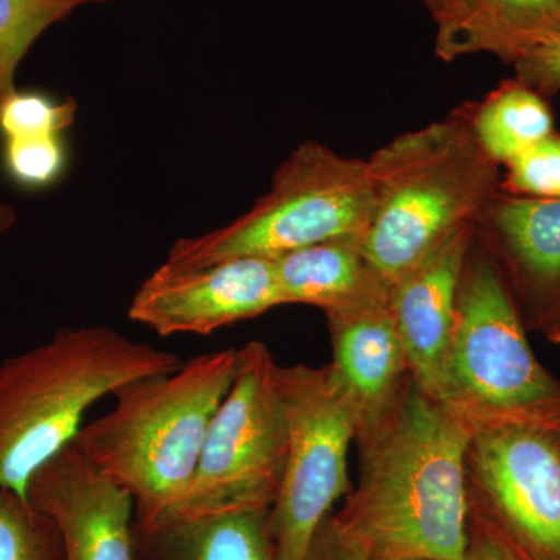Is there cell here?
Listing matches in <instances>:
<instances>
[{
	"instance_id": "17",
	"label": "cell",
	"mask_w": 560,
	"mask_h": 560,
	"mask_svg": "<svg viewBox=\"0 0 560 560\" xmlns=\"http://www.w3.org/2000/svg\"><path fill=\"white\" fill-rule=\"evenodd\" d=\"M360 241L331 238L275 259L283 304L329 313L388 294L389 283L364 259Z\"/></svg>"
},
{
	"instance_id": "8",
	"label": "cell",
	"mask_w": 560,
	"mask_h": 560,
	"mask_svg": "<svg viewBox=\"0 0 560 560\" xmlns=\"http://www.w3.org/2000/svg\"><path fill=\"white\" fill-rule=\"evenodd\" d=\"M278 370L264 342L237 349L234 381L210 420L190 488L171 515L271 510L289 445Z\"/></svg>"
},
{
	"instance_id": "1",
	"label": "cell",
	"mask_w": 560,
	"mask_h": 560,
	"mask_svg": "<svg viewBox=\"0 0 560 560\" xmlns=\"http://www.w3.org/2000/svg\"><path fill=\"white\" fill-rule=\"evenodd\" d=\"M474 427L408 378L360 423L359 482L331 522L370 560H460L470 540L467 451Z\"/></svg>"
},
{
	"instance_id": "29",
	"label": "cell",
	"mask_w": 560,
	"mask_h": 560,
	"mask_svg": "<svg viewBox=\"0 0 560 560\" xmlns=\"http://www.w3.org/2000/svg\"><path fill=\"white\" fill-rule=\"evenodd\" d=\"M544 335L548 341L560 345V320L556 323L555 326H551L550 329L545 330Z\"/></svg>"
},
{
	"instance_id": "26",
	"label": "cell",
	"mask_w": 560,
	"mask_h": 560,
	"mask_svg": "<svg viewBox=\"0 0 560 560\" xmlns=\"http://www.w3.org/2000/svg\"><path fill=\"white\" fill-rule=\"evenodd\" d=\"M460 560H518L510 545L488 522L470 510V540Z\"/></svg>"
},
{
	"instance_id": "31",
	"label": "cell",
	"mask_w": 560,
	"mask_h": 560,
	"mask_svg": "<svg viewBox=\"0 0 560 560\" xmlns=\"http://www.w3.org/2000/svg\"><path fill=\"white\" fill-rule=\"evenodd\" d=\"M504 541H506V540H504ZM506 544H508V541H506ZM508 545H510V544H508ZM510 548H511L512 552H514V555L517 556L518 560H533V559L526 558V556L522 555V552L515 551L514 548L511 547V545H510Z\"/></svg>"
},
{
	"instance_id": "5",
	"label": "cell",
	"mask_w": 560,
	"mask_h": 560,
	"mask_svg": "<svg viewBox=\"0 0 560 560\" xmlns=\"http://www.w3.org/2000/svg\"><path fill=\"white\" fill-rule=\"evenodd\" d=\"M492 254L467 257L445 361L442 401L474 430L545 423L560 415V381L541 366Z\"/></svg>"
},
{
	"instance_id": "11",
	"label": "cell",
	"mask_w": 560,
	"mask_h": 560,
	"mask_svg": "<svg viewBox=\"0 0 560 560\" xmlns=\"http://www.w3.org/2000/svg\"><path fill=\"white\" fill-rule=\"evenodd\" d=\"M25 495L57 523L65 560H136L135 500L72 442L32 475Z\"/></svg>"
},
{
	"instance_id": "28",
	"label": "cell",
	"mask_w": 560,
	"mask_h": 560,
	"mask_svg": "<svg viewBox=\"0 0 560 560\" xmlns=\"http://www.w3.org/2000/svg\"><path fill=\"white\" fill-rule=\"evenodd\" d=\"M92 2H105V0H54L57 9L60 10L62 18L68 16L70 11L79 9L83 3H92Z\"/></svg>"
},
{
	"instance_id": "15",
	"label": "cell",
	"mask_w": 560,
	"mask_h": 560,
	"mask_svg": "<svg viewBox=\"0 0 560 560\" xmlns=\"http://www.w3.org/2000/svg\"><path fill=\"white\" fill-rule=\"evenodd\" d=\"M433 18L441 60L486 51L515 65L560 32V0H444Z\"/></svg>"
},
{
	"instance_id": "3",
	"label": "cell",
	"mask_w": 560,
	"mask_h": 560,
	"mask_svg": "<svg viewBox=\"0 0 560 560\" xmlns=\"http://www.w3.org/2000/svg\"><path fill=\"white\" fill-rule=\"evenodd\" d=\"M183 364L106 326L58 330L10 357L0 364V486L25 495L32 475L73 441L92 405Z\"/></svg>"
},
{
	"instance_id": "24",
	"label": "cell",
	"mask_w": 560,
	"mask_h": 560,
	"mask_svg": "<svg viewBox=\"0 0 560 560\" xmlns=\"http://www.w3.org/2000/svg\"><path fill=\"white\" fill-rule=\"evenodd\" d=\"M514 68L517 70V80L544 97H551L559 92L560 32L537 44L515 62Z\"/></svg>"
},
{
	"instance_id": "25",
	"label": "cell",
	"mask_w": 560,
	"mask_h": 560,
	"mask_svg": "<svg viewBox=\"0 0 560 560\" xmlns=\"http://www.w3.org/2000/svg\"><path fill=\"white\" fill-rule=\"evenodd\" d=\"M330 515L316 533L305 560H370L363 547L338 530Z\"/></svg>"
},
{
	"instance_id": "19",
	"label": "cell",
	"mask_w": 560,
	"mask_h": 560,
	"mask_svg": "<svg viewBox=\"0 0 560 560\" xmlns=\"http://www.w3.org/2000/svg\"><path fill=\"white\" fill-rule=\"evenodd\" d=\"M0 560H65L57 523L16 490L0 486Z\"/></svg>"
},
{
	"instance_id": "18",
	"label": "cell",
	"mask_w": 560,
	"mask_h": 560,
	"mask_svg": "<svg viewBox=\"0 0 560 560\" xmlns=\"http://www.w3.org/2000/svg\"><path fill=\"white\" fill-rule=\"evenodd\" d=\"M467 121L482 151L497 165L511 164L555 132L547 97L517 79L501 84Z\"/></svg>"
},
{
	"instance_id": "16",
	"label": "cell",
	"mask_w": 560,
	"mask_h": 560,
	"mask_svg": "<svg viewBox=\"0 0 560 560\" xmlns=\"http://www.w3.org/2000/svg\"><path fill=\"white\" fill-rule=\"evenodd\" d=\"M270 511L167 515L135 525L136 560H275Z\"/></svg>"
},
{
	"instance_id": "7",
	"label": "cell",
	"mask_w": 560,
	"mask_h": 560,
	"mask_svg": "<svg viewBox=\"0 0 560 560\" xmlns=\"http://www.w3.org/2000/svg\"><path fill=\"white\" fill-rule=\"evenodd\" d=\"M287 427L285 469L268 514L275 560H305L335 503L348 495V453L360 410L331 364L279 366Z\"/></svg>"
},
{
	"instance_id": "21",
	"label": "cell",
	"mask_w": 560,
	"mask_h": 560,
	"mask_svg": "<svg viewBox=\"0 0 560 560\" xmlns=\"http://www.w3.org/2000/svg\"><path fill=\"white\" fill-rule=\"evenodd\" d=\"M77 102H55L40 92L16 90L0 106V132L3 139L61 136L75 124Z\"/></svg>"
},
{
	"instance_id": "14",
	"label": "cell",
	"mask_w": 560,
	"mask_h": 560,
	"mask_svg": "<svg viewBox=\"0 0 560 560\" xmlns=\"http://www.w3.org/2000/svg\"><path fill=\"white\" fill-rule=\"evenodd\" d=\"M326 316L334 352L331 368L359 405L360 423L366 422L388 408L411 377L390 313L389 293Z\"/></svg>"
},
{
	"instance_id": "6",
	"label": "cell",
	"mask_w": 560,
	"mask_h": 560,
	"mask_svg": "<svg viewBox=\"0 0 560 560\" xmlns=\"http://www.w3.org/2000/svg\"><path fill=\"white\" fill-rule=\"evenodd\" d=\"M368 161L304 142L280 164L271 189L228 226L173 243L164 270L208 267L237 257L278 259L340 237H361L374 213Z\"/></svg>"
},
{
	"instance_id": "30",
	"label": "cell",
	"mask_w": 560,
	"mask_h": 560,
	"mask_svg": "<svg viewBox=\"0 0 560 560\" xmlns=\"http://www.w3.org/2000/svg\"><path fill=\"white\" fill-rule=\"evenodd\" d=\"M423 3H425L427 9L431 11V14H436L438 11H440L442 2L444 0H422Z\"/></svg>"
},
{
	"instance_id": "32",
	"label": "cell",
	"mask_w": 560,
	"mask_h": 560,
	"mask_svg": "<svg viewBox=\"0 0 560 560\" xmlns=\"http://www.w3.org/2000/svg\"><path fill=\"white\" fill-rule=\"evenodd\" d=\"M552 427L560 430V415L558 416V419L555 420V423H552Z\"/></svg>"
},
{
	"instance_id": "13",
	"label": "cell",
	"mask_w": 560,
	"mask_h": 560,
	"mask_svg": "<svg viewBox=\"0 0 560 560\" xmlns=\"http://www.w3.org/2000/svg\"><path fill=\"white\" fill-rule=\"evenodd\" d=\"M485 217L526 329H550L560 320V200L497 195Z\"/></svg>"
},
{
	"instance_id": "20",
	"label": "cell",
	"mask_w": 560,
	"mask_h": 560,
	"mask_svg": "<svg viewBox=\"0 0 560 560\" xmlns=\"http://www.w3.org/2000/svg\"><path fill=\"white\" fill-rule=\"evenodd\" d=\"M61 20L54 0H0V106L16 92L14 77L33 43Z\"/></svg>"
},
{
	"instance_id": "12",
	"label": "cell",
	"mask_w": 560,
	"mask_h": 560,
	"mask_svg": "<svg viewBox=\"0 0 560 560\" xmlns=\"http://www.w3.org/2000/svg\"><path fill=\"white\" fill-rule=\"evenodd\" d=\"M474 235L475 224L460 228L389 283V308L411 377L441 401L456 300Z\"/></svg>"
},
{
	"instance_id": "2",
	"label": "cell",
	"mask_w": 560,
	"mask_h": 560,
	"mask_svg": "<svg viewBox=\"0 0 560 560\" xmlns=\"http://www.w3.org/2000/svg\"><path fill=\"white\" fill-rule=\"evenodd\" d=\"M237 349L202 353L171 374L136 378L113 411L81 427L72 445L135 500V525L151 526L189 490L210 420L230 390Z\"/></svg>"
},
{
	"instance_id": "9",
	"label": "cell",
	"mask_w": 560,
	"mask_h": 560,
	"mask_svg": "<svg viewBox=\"0 0 560 560\" xmlns=\"http://www.w3.org/2000/svg\"><path fill=\"white\" fill-rule=\"evenodd\" d=\"M470 510L515 551L560 560V430L499 423L475 430L467 451Z\"/></svg>"
},
{
	"instance_id": "22",
	"label": "cell",
	"mask_w": 560,
	"mask_h": 560,
	"mask_svg": "<svg viewBox=\"0 0 560 560\" xmlns=\"http://www.w3.org/2000/svg\"><path fill=\"white\" fill-rule=\"evenodd\" d=\"M3 167L25 189H46L61 178L68 165V150L61 136L5 139Z\"/></svg>"
},
{
	"instance_id": "10",
	"label": "cell",
	"mask_w": 560,
	"mask_h": 560,
	"mask_svg": "<svg viewBox=\"0 0 560 560\" xmlns=\"http://www.w3.org/2000/svg\"><path fill=\"white\" fill-rule=\"evenodd\" d=\"M279 305L275 259L237 257L190 270L158 268L136 291L128 316L162 337L209 335Z\"/></svg>"
},
{
	"instance_id": "23",
	"label": "cell",
	"mask_w": 560,
	"mask_h": 560,
	"mask_svg": "<svg viewBox=\"0 0 560 560\" xmlns=\"http://www.w3.org/2000/svg\"><path fill=\"white\" fill-rule=\"evenodd\" d=\"M500 189L515 197L560 200V132L508 164Z\"/></svg>"
},
{
	"instance_id": "4",
	"label": "cell",
	"mask_w": 560,
	"mask_h": 560,
	"mask_svg": "<svg viewBox=\"0 0 560 560\" xmlns=\"http://www.w3.org/2000/svg\"><path fill=\"white\" fill-rule=\"evenodd\" d=\"M497 167L460 117L390 140L368 160L375 201L360 241L364 259L394 282L485 217L499 191Z\"/></svg>"
},
{
	"instance_id": "27",
	"label": "cell",
	"mask_w": 560,
	"mask_h": 560,
	"mask_svg": "<svg viewBox=\"0 0 560 560\" xmlns=\"http://www.w3.org/2000/svg\"><path fill=\"white\" fill-rule=\"evenodd\" d=\"M16 223V212L5 202H0V237Z\"/></svg>"
}]
</instances>
